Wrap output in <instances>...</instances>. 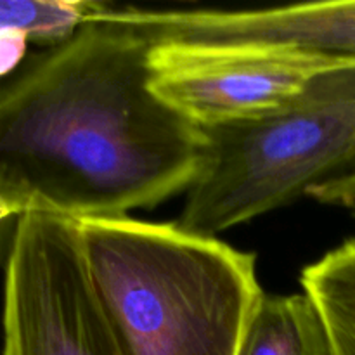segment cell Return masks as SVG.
<instances>
[{
    "label": "cell",
    "instance_id": "cell-10",
    "mask_svg": "<svg viewBox=\"0 0 355 355\" xmlns=\"http://www.w3.org/2000/svg\"><path fill=\"white\" fill-rule=\"evenodd\" d=\"M307 196L324 205H333L349 211L355 217V170L329 177L322 182L315 184Z\"/></svg>",
    "mask_w": 355,
    "mask_h": 355
},
{
    "label": "cell",
    "instance_id": "cell-5",
    "mask_svg": "<svg viewBox=\"0 0 355 355\" xmlns=\"http://www.w3.org/2000/svg\"><path fill=\"white\" fill-rule=\"evenodd\" d=\"M352 64L270 42H158L149 85L173 111L214 128L269 116L322 73Z\"/></svg>",
    "mask_w": 355,
    "mask_h": 355
},
{
    "label": "cell",
    "instance_id": "cell-6",
    "mask_svg": "<svg viewBox=\"0 0 355 355\" xmlns=\"http://www.w3.org/2000/svg\"><path fill=\"white\" fill-rule=\"evenodd\" d=\"M215 33L224 42H270L355 64V0L222 10Z\"/></svg>",
    "mask_w": 355,
    "mask_h": 355
},
{
    "label": "cell",
    "instance_id": "cell-2",
    "mask_svg": "<svg viewBox=\"0 0 355 355\" xmlns=\"http://www.w3.org/2000/svg\"><path fill=\"white\" fill-rule=\"evenodd\" d=\"M78 232L121 355H238L266 295L255 253L132 217L83 218Z\"/></svg>",
    "mask_w": 355,
    "mask_h": 355
},
{
    "label": "cell",
    "instance_id": "cell-12",
    "mask_svg": "<svg viewBox=\"0 0 355 355\" xmlns=\"http://www.w3.org/2000/svg\"><path fill=\"white\" fill-rule=\"evenodd\" d=\"M350 170H355V142H354L352 149H350L349 156H347V162H345V165H343V170L340 173L350 172ZM340 173H338V175H340Z\"/></svg>",
    "mask_w": 355,
    "mask_h": 355
},
{
    "label": "cell",
    "instance_id": "cell-3",
    "mask_svg": "<svg viewBox=\"0 0 355 355\" xmlns=\"http://www.w3.org/2000/svg\"><path fill=\"white\" fill-rule=\"evenodd\" d=\"M203 130V165L177 224L217 238L342 172L355 142V64L322 73L269 116Z\"/></svg>",
    "mask_w": 355,
    "mask_h": 355
},
{
    "label": "cell",
    "instance_id": "cell-11",
    "mask_svg": "<svg viewBox=\"0 0 355 355\" xmlns=\"http://www.w3.org/2000/svg\"><path fill=\"white\" fill-rule=\"evenodd\" d=\"M16 220L17 217H10L0 222V267H3V263H6L10 241H12L14 227H16Z\"/></svg>",
    "mask_w": 355,
    "mask_h": 355
},
{
    "label": "cell",
    "instance_id": "cell-8",
    "mask_svg": "<svg viewBox=\"0 0 355 355\" xmlns=\"http://www.w3.org/2000/svg\"><path fill=\"white\" fill-rule=\"evenodd\" d=\"M300 283L318 309L329 355H355V238L309 263Z\"/></svg>",
    "mask_w": 355,
    "mask_h": 355
},
{
    "label": "cell",
    "instance_id": "cell-7",
    "mask_svg": "<svg viewBox=\"0 0 355 355\" xmlns=\"http://www.w3.org/2000/svg\"><path fill=\"white\" fill-rule=\"evenodd\" d=\"M238 355H329L319 312L305 293L263 295Z\"/></svg>",
    "mask_w": 355,
    "mask_h": 355
},
{
    "label": "cell",
    "instance_id": "cell-9",
    "mask_svg": "<svg viewBox=\"0 0 355 355\" xmlns=\"http://www.w3.org/2000/svg\"><path fill=\"white\" fill-rule=\"evenodd\" d=\"M90 0H0V30L23 31L40 47L61 44L101 9Z\"/></svg>",
    "mask_w": 355,
    "mask_h": 355
},
{
    "label": "cell",
    "instance_id": "cell-1",
    "mask_svg": "<svg viewBox=\"0 0 355 355\" xmlns=\"http://www.w3.org/2000/svg\"><path fill=\"white\" fill-rule=\"evenodd\" d=\"M151 47L87 23L0 78V207L128 217L189 189L207 134L151 90Z\"/></svg>",
    "mask_w": 355,
    "mask_h": 355
},
{
    "label": "cell",
    "instance_id": "cell-4",
    "mask_svg": "<svg viewBox=\"0 0 355 355\" xmlns=\"http://www.w3.org/2000/svg\"><path fill=\"white\" fill-rule=\"evenodd\" d=\"M2 269V355H121L87 274L78 220L17 215Z\"/></svg>",
    "mask_w": 355,
    "mask_h": 355
}]
</instances>
